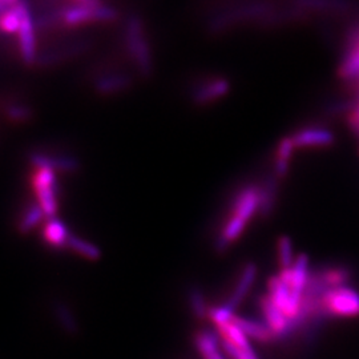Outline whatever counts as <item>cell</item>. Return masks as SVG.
Wrapping results in <instances>:
<instances>
[{"label": "cell", "instance_id": "1", "mask_svg": "<svg viewBox=\"0 0 359 359\" xmlns=\"http://www.w3.org/2000/svg\"><path fill=\"white\" fill-rule=\"evenodd\" d=\"M125 43L139 74L149 78L153 72V60L148 40L144 35L142 22L137 15L131 16L125 26Z\"/></svg>", "mask_w": 359, "mask_h": 359}, {"label": "cell", "instance_id": "2", "mask_svg": "<svg viewBox=\"0 0 359 359\" xmlns=\"http://www.w3.org/2000/svg\"><path fill=\"white\" fill-rule=\"evenodd\" d=\"M117 17V11L100 1L80 0L72 3L62 12V23L75 27L90 22H112Z\"/></svg>", "mask_w": 359, "mask_h": 359}, {"label": "cell", "instance_id": "3", "mask_svg": "<svg viewBox=\"0 0 359 359\" xmlns=\"http://www.w3.org/2000/svg\"><path fill=\"white\" fill-rule=\"evenodd\" d=\"M318 306L328 318H354L359 315V293L346 286L330 289L319 298Z\"/></svg>", "mask_w": 359, "mask_h": 359}, {"label": "cell", "instance_id": "4", "mask_svg": "<svg viewBox=\"0 0 359 359\" xmlns=\"http://www.w3.org/2000/svg\"><path fill=\"white\" fill-rule=\"evenodd\" d=\"M33 187L36 190L37 203L48 219H55L58 212V185L56 173L49 169L36 171L33 176Z\"/></svg>", "mask_w": 359, "mask_h": 359}, {"label": "cell", "instance_id": "5", "mask_svg": "<svg viewBox=\"0 0 359 359\" xmlns=\"http://www.w3.org/2000/svg\"><path fill=\"white\" fill-rule=\"evenodd\" d=\"M17 8L20 12V28L17 32L19 47L23 62L28 65L37 62L36 55V39H35V26L31 11L26 3L17 1Z\"/></svg>", "mask_w": 359, "mask_h": 359}, {"label": "cell", "instance_id": "6", "mask_svg": "<svg viewBox=\"0 0 359 359\" xmlns=\"http://www.w3.org/2000/svg\"><path fill=\"white\" fill-rule=\"evenodd\" d=\"M260 309L264 315L266 325L274 334V341H283L290 319L269 296H262L260 298Z\"/></svg>", "mask_w": 359, "mask_h": 359}, {"label": "cell", "instance_id": "7", "mask_svg": "<svg viewBox=\"0 0 359 359\" xmlns=\"http://www.w3.org/2000/svg\"><path fill=\"white\" fill-rule=\"evenodd\" d=\"M28 160L37 171L49 169L53 172H75L80 167L75 157L55 156L42 152H33L28 156Z\"/></svg>", "mask_w": 359, "mask_h": 359}, {"label": "cell", "instance_id": "8", "mask_svg": "<svg viewBox=\"0 0 359 359\" xmlns=\"http://www.w3.org/2000/svg\"><path fill=\"white\" fill-rule=\"evenodd\" d=\"M260 209V187H248L242 189L233 203V216L249 221Z\"/></svg>", "mask_w": 359, "mask_h": 359}, {"label": "cell", "instance_id": "9", "mask_svg": "<svg viewBox=\"0 0 359 359\" xmlns=\"http://www.w3.org/2000/svg\"><path fill=\"white\" fill-rule=\"evenodd\" d=\"M294 145L298 148L306 147H328L334 142V135L325 128H308L293 136Z\"/></svg>", "mask_w": 359, "mask_h": 359}, {"label": "cell", "instance_id": "10", "mask_svg": "<svg viewBox=\"0 0 359 359\" xmlns=\"http://www.w3.org/2000/svg\"><path fill=\"white\" fill-rule=\"evenodd\" d=\"M233 322L245 333V335L250 340H254L260 344H269V342L274 341V334L265 322L253 321L249 318H244V317H238V315H235L233 318Z\"/></svg>", "mask_w": 359, "mask_h": 359}, {"label": "cell", "instance_id": "11", "mask_svg": "<svg viewBox=\"0 0 359 359\" xmlns=\"http://www.w3.org/2000/svg\"><path fill=\"white\" fill-rule=\"evenodd\" d=\"M256 277H257V266L253 262L247 264L241 276H240V280L235 285V290L232 293V296L229 298V301L226 302L232 309H237L238 305L244 301V298L247 297L248 292L251 289L253 283L256 281Z\"/></svg>", "mask_w": 359, "mask_h": 359}, {"label": "cell", "instance_id": "12", "mask_svg": "<svg viewBox=\"0 0 359 359\" xmlns=\"http://www.w3.org/2000/svg\"><path fill=\"white\" fill-rule=\"evenodd\" d=\"M132 85V78L124 74H112L97 78L94 90L100 94H116L123 92Z\"/></svg>", "mask_w": 359, "mask_h": 359}, {"label": "cell", "instance_id": "13", "mask_svg": "<svg viewBox=\"0 0 359 359\" xmlns=\"http://www.w3.org/2000/svg\"><path fill=\"white\" fill-rule=\"evenodd\" d=\"M229 87L231 85H229L228 80L217 78V80L209 81V83L203 84V87H200L193 94V99L197 104H205V103L213 101L217 97L228 94Z\"/></svg>", "mask_w": 359, "mask_h": 359}, {"label": "cell", "instance_id": "14", "mask_svg": "<svg viewBox=\"0 0 359 359\" xmlns=\"http://www.w3.org/2000/svg\"><path fill=\"white\" fill-rule=\"evenodd\" d=\"M267 289H269L267 296L272 298V301L287 317V312H289V308H290V297H292L290 287L285 282H282L278 276H274L267 281Z\"/></svg>", "mask_w": 359, "mask_h": 359}, {"label": "cell", "instance_id": "15", "mask_svg": "<svg viewBox=\"0 0 359 359\" xmlns=\"http://www.w3.org/2000/svg\"><path fill=\"white\" fill-rule=\"evenodd\" d=\"M194 344L203 359H225L219 347V335L213 331H201L194 337Z\"/></svg>", "mask_w": 359, "mask_h": 359}, {"label": "cell", "instance_id": "16", "mask_svg": "<svg viewBox=\"0 0 359 359\" xmlns=\"http://www.w3.org/2000/svg\"><path fill=\"white\" fill-rule=\"evenodd\" d=\"M69 232L67 229V226L64 225V222L59 219H48L46 229H44V237L51 245L60 248V247H67L68 244V238H69Z\"/></svg>", "mask_w": 359, "mask_h": 359}, {"label": "cell", "instance_id": "17", "mask_svg": "<svg viewBox=\"0 0 359 359\" xmlns=\"http://www.w3.org/2000/svg\"><path fill=\"white\" fill-rule=\"evenodd\" d=\"M53 314L60 328L69 335H76L78 333V322L71 308L64 302H56L53 305Z\"/></svg>", "mask_w": 359, "mask_h": 359}, {"label": "cell", "instance_id": "18", "mask_svg": "<svg viewBox=\"0 0 359 359\" xmlns=\"http://www.w3.org/2000/svg\"><path fill=\"white\" fill-rule=\"evenodd\" d=\"M67 247L90 261H99L101 258V250L99 249L92 242H88L76 235H69Z\"/></svg>", "mask_w": 359, "mask_h": 359}, {"label": "cell", "instance_id": "19", "mask_svg": "<svg viewBox=\"0 0 359 359\" xmlns=\"http://www.w3.org/2000/svg\"><path fill=\"white\" fill-rule=\"evenodd\" d=\"M44 217H46V215L43 212V209L40 208V205L39 203H33L26 210L23 219L19 221V226H17L19 232L22 235L30 233L44 219Z\"/></svg>", "mask_w": 359, "mask_h": 359}, {"label": "cell", "instance_id": "20", "mask_svg": "<svg viewBox=\"0 0 359 359\" xmlns=\"http://www.w3.org/2000/svg\"><path fill=\"white\" fill-rule=\"evenodd\" d=\"M322 280L326 282L330 289H335V287H341L344 286L346 282L350 278V272L344 267H338V269H325L322 272H319Z\"/></svg>", "mask_w": 359, "mask_h": 359}, {"label": "cell", "instance_id": "21", "mask_svg": "<svg viewBox=\"0 0 359 359\" xmlns=\"http://www.w3.org/2000/svg\"><path fill=\"white\" fill-rule=\"evenodd\" d=\"M187 298H189V306H190L193 315L200 321L206 318L209 309L206 306V301L203 297V292L197 287H193V289H190Z\"/></svg>", "mask_w": 359, "mask_h": 359}, {"label": "cell", "instance_id": "22", "mask_svg": "<svg viewBox=\"0 0 359 359\" xmlns=\"http://www.w3.org/2000/svg\"><path fill=\"white\" fill-rule=\"evenodd\" d=\"M278 262L281 265L282 269H290L294 264V251H293V242L289 237L282 235L278 240Z\"/></svg>", "mask_w": 359, "mask_h": 359}, {"label": "cell", "instance_id": "23", "mask_svg": "<svg viewBox=\"0 0 359 359\" xmlns=\"http://www.w3.org/2000/svg\"><path fill=\"white\" fill-rule=\"evenodd\" d=\"M247 226V221H244L237 216H232V219H229V221L225 224L221 235H219V238H222L224 241H226L228 244H231L232 241L237 240L241 233L244 232Z\"/></svg>", "mask_w": 359, "mask_h": 359}, {"label": "cell", "instance_id": "24", "mask_svg": "<svg viewBox=\"0 0 359 359\" xmlns=\"http://www.w3.org/2000/svg\"><path fill=\"white\" fill-rule=\"evenodd\" d=\"M0 28L8 33H17L20 28V12L17 8V1L14 7H11L8 11H6L0 16Z\"/></svg>", "mask_w": 359, "mask_h": 359}, {"label": "cell", "instance_id": "25", "mask_svg": "<svg viewBox=\"0 0 359 359\" xmlns=\"http://www.w3.org/2000/svg\"><path fill=\"white\" fill-rule=\"evenodd\" d=\"M235 309H232L228 303L219 306V308H210L208 312V318L217 326H224L233 321L235 318Z\"/></svg>", "mask_w": 359, "mask_h": 359}, {"label": "cell", "instance_id": "26", "mask_svg": "<svg viewBox=\"0 0 359 359\" xmlns=\"http://www.w3.org/2000/svg\"><path fill=\"white\" fill-rule=\"evenodd\" d=\"M341 76L344 78H354L359 75V48H354L341 67Z\"/></svg>", "mask_w": 359, "mask_h": 359}, {"label": "cell", "instance_id": "27", "mask_svg": "<svg viewBox=\"0 0 359 359\" xmlns=\"http://www.w3.org/2000/svg\"><path fill=\"white\" fill-rule=\"evenodd\" d=\"M221 347L224 349V351L229 356L231 359H260L258 356L254 353L253 347L251 349H240V347H235V344H229L222 340H221Z\"/></svg>", "mask_w": 359, "mask_h": 359}, {"label": "cell", "instance_id": "28", "mask_svg": "<svg viewBox=\"0 0 359 359\" xmlns=\"http://www.w3.org/2000/svg\"><path fill=\"white\" fill-rule=\"evenodd\" d=\"M6 115L12 122L23 123V122H27L28 119H31L32 110L30 107L23 106V104H11L7 107Z\"/></svg>", "mask_w": 359, "mask_h": 359}, {"label": "cell", "instance_id": "29", "mask_svg": "<svg viewBox=\"0 0 359 359\" xmlns=\"http://www.w3.org/2000/svg\"><path fill=\"white\" fill-rule=\"evenodd\" d=\"M294 148H296V145H294L293 137H285V139H282V140L280 141V144H278V148H277L276 160H281V161L290 162V158H292Z\"/></svg>", "mask_w": 359, "mask_h": 359}, {"label": "cell", "instance_id": "30", "mask_svg": "<svg viewBox=\"0 0 359 359\" xmlns=\"http://www.w3.org/2000/svg\"><path fill=\"white\" fill-rule=\"evenodd\" d=\"M357 112H358V113H359V107H358V108H357Z\"/></svg>", "mask_w": 359, "mask_h": 359}]
</instances>
